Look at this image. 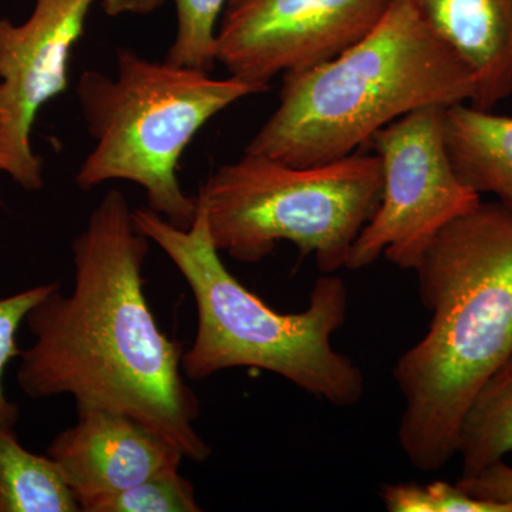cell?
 <instances>
[{
  "mask_svg": "<svg viewBox=\"0 0 512 512\" xmlns=\"http://www.w3.org/2000/svg\"><path fill=\"white\" fill-rule=\"evenodd\" d=\"M444 140L460 180L512 210V116L468 103L444 110Z\"/></svg>",
  "mask_w": 512,
  "mask_h": 512,
  "instance_id": "cell-12",
  "label": "cell"
},
{
  "mask_svg": "<svg viewBox=\"0 0 512 512\" xmlns=\"http://www.w3.org/2000/svg\"><path fill=\"white\" fill-rule=\"evenodd\" d=\"M466 64L421 18L393 0L383 19L328 62L282 74L278 107L244 153L293 167L362 150L377 131L427 106L473 100Z\"/></svg>",
  "mask_w": 512,
  "mask_h": 512,
  "instance_id": "cell-3",
  "label": "cell"
},
{
  "mask_svg": "<svg viewBox=\"0 0 512 512\" xmlns=\"http://www.w3.org/2000/svg\"><path fill=\"white\" fill-rule=\"evenodd\" d=\"M431 320L393 369L403 394L399 443L417 470L457 454L478 389L512 355V210L483 202L439 232L416 268Z\"/></svg>",
  "mask_w": 512,
  "mask_h": 512,
  "instance_id": "cell-2",
  "label": "cell"
},
{
  "mask_svg": "<svg viewBox=\"0 0 512 512\" xmlns=\"http://www.w3.org/2000/svg\"><path fill=\"white\" fill-rule=\"evenodd\" d=\"M512 453V355L485 380L458 430L461 478L473 477Z\"/></svg>",
  "mask_w": 512,
  "mask_h": 512,
  "instance_id": "cell-13",
  "label": "cell"
},
{
  "mask_svg": "<svg viewBox=\"0 0 512 512\" xmlns=\"http://www.w3.org/2000/svg\"><path fill=\"white\" fill-rule=\"evenodd\" d=\"M444 110H414L373 136L370 146L382 161V198L346 269L359 271L384 255L397 268L416 271L441 229L480 204L481 195L460 180L448 156Z\"/></svg>",
  "mask_w": 512,
  "mask_h": 512,
  "instance_id": "cell-7",
  "label": "cell"
},
{
  "mask_svg": "<svg viewBox=\"0 0 512 512\" xmlns=\"http://www.w3.org/2000/svg\"><path fill=\"white\" fill-rule=\"evenodd\" d=\"M380 498L390 512H511L504 505L480 500L458 484L433 481L384 484Z\"/></svg>",
  "mask_w": 512,
  "mask_h": 512,
  "instance_id": "cell-17",
  "label": "cell"
},
{
  "mask_svg": "<svg viewBox=\"0 0 512 512\" xmlns=\"http://www.w3.org/2000/svg\"><path fill=\"white\" fill-rule=\"evenodd\" d=\"M266 87L237 77L168 62H154L128 47L117 50V76L84 70L76 94L94 147L76 174V185L94 190L130 181L146 192L148 210L174 227L194 224L198 198L185 194L178 163L198 131L221 111Z\"/></svg>",
  "mask_w": 512,
  "mask_h": 512,
  "instance_id": "cell-5",
  "label": "cell"
},
{
  "mask_svg": "<svg viewBox=\"0 0 512 512\" xmlns=\"http://www.w3.org/2000/svg\"><path fill=\"white\" fill-rule=\"evenodd\" d=\"M104 12L111 18L121 15L147 16L164 5L165 0H100Z\"/></svg>",
  "mask_w": 512,
  "mask_h": 512,
  "instance_id": "cell-20",
  "label": "cell"
},
{
  "mask_svg": "<svg viewBox=\"0 0 512 512\" xmlns=\"http://www.w3.org/2000/svg\"><path fill=\"white\" fill-rule=\"evenodd\" d=\"M94 0H35L23 23L0 19V173L26 191L45 185L32 147L37 114L69 87L74 46Z\"/></svg>",
  "mask_w": 512,
  "mask_h": 512,
  "instance_id": "cell-9",
  "label": "cell"
},
{
  "mask_svg": "<svg viewBox=\"0 0 512 512\" xmlns=\"http://www.w3.org/2000/svg\"><path fill=\"white\" fill-rule=\"evenodd\" d=\"M177 33L165 62L211 73L217 64V30L228 0H174Z\"/></svg>",
  "mask_w": 512,
  "mask_h": 512,
  "instance_id": "cell-15",
  "label": "cell"
},
{
  "mask_svg": "<svg viewBox=\"0 0 512 512\" xmlns=\"http://www.w3.org/2000/svg\"><path fill=\"white\" fill-rule=\"evenodd\" d=\"M57 282L35 286L26 291L0 299V426L15 429L19 420V407L10 402L3 390V373L22 350L16 343L20 325L26 320L30 309L52 291Z\"/></svg>",
  "mask_w": 512,
  "mask_h": 512,
  "instance_id": "cell-18",
  "label": "cell"
},
{
  "mask_svg": "<svg viewBox=\"0 0 512 512\" xmlns=\"http://www.w3.org/2000/svg\"><path fill=\"white\" fill-rule=\"evenodd\" d=\"M194 485L170 468L120 493L97 498L82 512H201Z\"/></svg>",
  "mask_w": 512,
  "mask_h": 512,
  "instance_id": "cell-16",
  "label": "cell"
},
{
  "mask_svg": "<svg viewBox=\"0 0 512 512\" xmlns=\"http://www.w3.org/2000/svg\"><path fill=\"white\" fill-rule=\"evenodd\" d=\"M150 244L123 192H107L73 241L72 292L57 284L26 316L35 342L20 352L16 379L32 399L69 394L76 409L126 414L204 463L212 450L195 430L200 402L184 380L183 345L161 332L144 295Z\"/></svg>",
  "mask_w": 512,
  "mask_h": 512,
  "instance_id": "cell-1",
  "label": "cell"
},
{
  "mask_svg": "<svg viewBox=\"0 0 512 512\" xmlns=\"http://www.w3.org/2000/svg\"><path fill=\"white\" fill-rule=\"evenodd\" d=\"M393 0H228L217 30V63L269 89L279 74L345 52L370 32Z\"/></svg>",
  "mask_w": 512,
  "mask_h": 512,
  "instance_id": "cell-8",
  "label": "cell"
},
{
  "mask_svg": "<svg viewBox=\"0 0 512 512\" xmlns=\"http://www.w3.org/2000/svg\"><path fill=\"white\" fill-rule=\"evenodd\" d=\"M457 484L473 497L504 505L512 512V466L504 460L491 464L476 476L460 478Z\"/></svg>",
  "mask_w": 512,
  "mask_h": 512,
  "instance_id": "cell-19",
  "label": "cell"
},
{
  "mask_svg": "<svg viewBox=\"0 0 512 512\" xmlns=\"http://www.w3.org/2000/svg\"><path fill=\"white\" fill-rule=\"evenodd\" d=\"M421 18L466 64L471 106L493 111L512 96V0H412Z\"/></svg>",
  "mask_w": 512,
  "mask_h": 512,
  "instance_id": "cell-11",
  "label": "cell"
},
{
  "mask_svg": "<svg viewBox=\"0 0 512 512\" xmlns=\"http://www.w3.org/2000/svg\"><path fill=\"white\" fill-rule=\"evenodd\" d=\"M133 222L163 249L194 296L198 328L181 359L185 376L202 380L222 370L254 367L342 409L363 399L362 369L332 345L333 333L348 318L349 292L339 276L316 279L306 311L276 312L228 271L200 202L188 229L174 227L148 208L133 210Z\"/></svg>",
  "mask_w": 512,
  "mask_h": 512,
  "instance_id": "cell-4",
  "label": "cell"
},
{
  "mask_svg": "<svg viewBox=\"0 0 512 512\" xmlns=\"http://www.w3.org/2000/svg\"><path fill=\"white\" fill-rule=\"evenodd\" d=\"M46 456L59 468L80 511L97 498L180 468L185 458L156 431L104 409H77L76 424L57 434Z\"/></svg>",
  "mask_w": 512,
  "mask_h": 512,
  "instance_id": "cell-10",
  "label": "cell"
},
{
  "mask_svg": "<svg viewBox=\"0 0 512 512\" xmlns=\"http://www.w3.org/2000/svg\"><path fill=\"white\" fill-rule=\"evenodd\" d=\"M382 161L357 151L330 163L293 167L244 153L201 185L215 248L256 264L279 242L315 256L322 274L348 268L350 251L382 198Z\"/></svg>",
  "mask_w": 512,
  "mask_h": 512,
  "instance_id": "cell-6",
  "label": "cell"
},
{
  "mask_svg": "<svg viewBox=\"0 0 512 512\" xmlns=\"http://www.w3.org/2000/svg\"><path fill=\"white\" fill-rule=\"evenodd\" d=\"M0 512H82L52 458L20 444L0 426Z\"/></svg>",
  "mask_w": 512,
  "mask_h": 512,
  "instance_id": "cell-14",
  "label": "cell"
}]
</instances>
